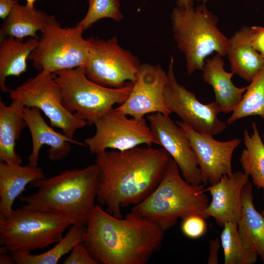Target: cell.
Returning a JSON list of instances; mask_svg holds the SVG:
<instances>
[{"label": "cell", "mask_w": 264, "mask_h": 264, "mask_svg": "<svg viewBox=\"0 0 264 264\" xmlns=\"http://www.w3.org/2000/svg\"><path fill=\"white\" fill-rule=\"evenodd\" d=\"M96 155L100 175L96 200L117 218L123 217V208L140 203L154 191L171 158L163 148L147 145Z\"/></svg>", "instance_id": "6da1fadb"}, {"label": "cell", "mask_w": 264, "mask_h": 264, "mask_svg": "<svg viewBox=\"0 0 264 264\" xmlns=\"http://www.w3.org/2000/svg\"><path fill=\"white\" fill-rule=\"evenodd\" d=\"M83 242L98 264H145L160 246L164 232L153 221L131 212L117 218L96 204Z\"/></svg>", "instance_id": "7a4b0ae2"}, {"label": "cell", "mask_w": 264, "mask_h": 264, "mask_svg": "<svg viewBox=\"0 0 264 264\" xmlns=\"http://www.w3.org/2000/svg\"><path fill=\"white\" fill-rule=\"evenodd\" d=\"M99 184V170L95 163L34 180L30 186L37 192L20 199L27 207L59 216L72 224L87 225L96 205Z\"/></svg>", "instance_id": "3957f363"}, {"label": "cell", "mask_w": 264, "mask_h": 264, "mask_svg": "<svg viewBox=\"0 0 264 264\" xmlns=\"http://www.w3.org/2000/svg\"><path fill=\"white\" fill-rule=\"evenodd\" d=\"M205 185H193L184 179L174 160H169L154 191L133 206L131 212L157 224L163 231L174 226L178 219L192 215L205 218L209 204Z\"/></svg>", "instance_id": "277c9868"}, {"label": "cell", "mask_w": 264, "mask_h": 264, "mask_svg": "<svg viewBox=\"0 0 264 264\" xmlns=\"http://www.w3.org/2000/svg\"><path fill=\"white\" fill-rule=\"evenodd\" d=\"M173 37L185 58L187 73L202 70L207 57L214 52L227 55V38L218 27V18L204 4L187 7L176 6L171 16Z\"/></svg>", "instance_id": "5b68a950"}, {"label": "cell", "mask_w": 264, "mask_h": 264, "mask_svg": "<svg viewBox=\"0 0 264 264\" xmlns=\"http://www.w3.org/2000/svg\"><path fill=\"white\" fill-rule=\"evenodd\" d=\"M70 221L24 205L0 218V244L10 252H31L58 242Z\"/></svg>", "instance_id": "8992f818"}, {"label": "cell", "mask_w": 264, "mask_h": 264, "mask_svg": "<svg viewBox=\"0 0 264 264\" xmlns=\"http://www.w3.org/2000/svg\"><path fill=\"white\" fill-rule=\"evenodd\" d=\"M54 73L62 90L65 107L88 125H93L98 118L114 108L115 105L124 103L133 85L130 82L120 88L102 86L88 78L85 66L59 70Z\"/></svg>", "instance_id": "52a82bcc"}, {"label": "cell", "mask_w": 264, "mask_h": 264, "mask_svg": "<svg viewBox=\"0 0 264 264\" xmlns=\"http://www.w3.org/2000/svg\"><path fill=\"white\" fill-rule=\"evenodd\" d=\"M77 25L63 27L54 16L40 31L38 43L28 60L39 72L57 71L85 66L89 44Z\"/></svg>", "instance_id": "ba28073f"}, {"label": "cell", "mask_w": 264, "mask_h": 264, "mask_svg": "<svg viewBox=\"0 0 264 264\" xmlns=\"http://www.w3.org/2000/svg\"><path fill=\"white\" fill-rule=\"evenodd\" d=\"M9 93L12 100L19 101L24 107L39 109L48 118L52 127L61 129L71 139L77 130L88 125L65 107L54 73L40 71L15 89H10Z\"/></svg>", "instance_id": "9c48e42d"}, {"label": "cell", "mask_w": 264, "mask_h": 264, "mask_svg": "<svg viewBox=\"0 0 264 264\" xmlns=\"http://www.w3.org/2000/svg\"><path fill=\"white\" fill-rule=\"evenodd\" d=\"M87 40L89 51L85 70L89 79L110 88H120L135 82L141 64L131 51L119 45L116 37Z\"/></svg>", "instance_id": "30bf717a"}, {"label": "cell", "mask_w": 264, "mask_h": 264, "mask_svg": "<svg viewBox=\"0 0 264 264\" xmlns=\"http://www.w3.org/2000/svg\"><path fill=\"white\" fill-rule=\"evenodd\" d=\"M95 132L84 143L92 154L111 149L125 151L155 141L146 118L129 117L113 108L98 118L93 124Z\"/></svg>", "instance_id": "8fae6325"}, {"label": "cell", "mask_w": 264, "mask_h": 264, "mask_svg": "<svg viewBox=\"0 0 264 264\" xmlns=\"http://www.w3.org/2000/svg\"><path fill=\"white\" fill-rule=\"evenodd\" d=\"M167 74L168 81L164 89V100L171 113L177 114L183 122L202 134L214 136L227 128V124L218 117L221 111L215 101L203 104L193 92L178 83L174 71L173 57Z\"/></svg>", "instance_id": "7c38bea8"}, {"label": "cell", "mask_w": 264, "mask_h": 264, "mask_svg": "<svg viewBox=\"0 0 264 264\" xmlns=\"http://www.w3.org/2000/svg\"><path fill=\"white\" fill-rule=\"evenodd\" d=\"M146 116L155 144L168 153L184 179L193 185H205L191 143L182 129L169 115L157 112Z\"/></svg>", "instance_id": "4fadbf2b"}, {"label": "cell", "mask_w": 264, "mask_h": 264, "mask_svg": "<svg viewBox=\"0 0 264 264\" xmlns=\"http://www.w3.org/2000/svg\"><path fill=\"white\" fill-rule=\"evenodd\" d=\"M168 76L158 65L141 64L132 90L122 104L115 108L130 117L143 118L154 113L171 114L164 100V89Z\"/></svg>", "instance_id": "5bb4252c"}, {"label": "cell", "mask_w": 264, "mask_h": 264, "mask_svg": "<svg viewBox=\"0 0 264 264\" xmlns=\"http://www.w3.org/2000/svg\"><path fill=\"white\" fill-rule=\"evenodd\" d=\"M176 123L189 138L205 185L215 184L222 176L233 173L232 157L241 143L240 139L220 141L197 132L182 121Z\"/></svg>", "instance_id": "9a60e30c"}, {"label": "cell", "mask_w": 264, "mask_h": 264, "mask_svg": "<svg viewBox=\"0 0 264 264\" xmlns=\"http://www.w3.org/2000/svg\"><path fill=\"white\" fill-rule=\"evenodd\" d=\"M249 177L244 172H233L204 188V191L209 192L212 197L205 210V219L211 217L221 226L229 221L238 223L242 208V191Z\"/></svg>", "instance_id": "2e32d148"}, {"label": "cell", "mask_w": 264, "mask_h": 264, "mask_svg": "<svg viewBox=\"0 0 264 264\" xmlns=\"http://www.w3.org/2000/svg\"><path fill=\"white\" fill-rule=\"evenodd\" d=\"M23 111L32 142V151L27 158L29 165H38L40 151L44 145L49 147L48 157L53 161L62 160L68 155L71 151L70 143L86 146L84 143L56 131L45 121L39 109L24 107Z\"/></svg>", "instance_id": "e0dca14e"}, {"label": "cell", "mask_w": 264, "mask_h": 264, "mask_svg": "<svg viewBox=\"0 0 264 264\" xmlns=\"http://www.w3.org/2000/svg\"><path fill=\"white\" fill-rule=\"evenodd\" d=\"M222 57L216 53L211 58L205 60L202 69V78L205 82L213 89L216 103L221 112H232L242 100L247 87L239 88L234 85L232 72H227L224 68Z\"/></svg>", "instance_id": "ac0fdd59"}, {"label": "cell", "mask_w": 264, "mask_h": 264, "mask_svg": "<svg viewBox=\"0 0 264 264\" xmlns=\"http://www.w3.org/2000/svg\"><path fill=\"white\" fill-rule=\"evenodd\" d=\"M46 178L38 166L0 162V218L8 216L15 199L34 180Z\"/></svg>", "instance_id": "d6986e66"}, {"label": "cell", "mask_w": 264, "mask_h": 264, "mask_svg": "<svg viewBox=\"0 0 264 264\" xmlns=\"http://www.w3.org/2000/svg\"><path fill=\"white\" fill-rule=\"evenodd\" d=\"M24 105L12 100L9 105L0 100V162L21 164L22 159L15 150L16 141L27 127L24 119Z\"/></svg>", "instance_id": "ffe728a7"}, {"label": "cell", "mask_w": 264, "mask_h": 264, "mask_svg": "<svg viewBox=\"0 0 264 264\" xmlns=\"http://www.w3.org/2000/svg\"><path fill=\"white\" fill-rule=\"evenodd\" d=\"M242 205L237 223L239 235L244 245L257 253L264 263V216L255 207L252 184L249 180L242 189Z\"/></svg>", "instance_id": "44dd1931"}, {"label": "cell", "mask_w": 264, "mask_h": 264, "mask_svg": "<svg viewBox=\"0 0 264 264\" xmlns=\"http://www.w3.org/2000/svg\"><path fill=\"white\" fill-rule=\"evenodd\" d=\"M38 39H23L11 37L1 38L0 42V88L4 92L10 89L6 86V78L19 76L27 69V61L36 46Z\"/></svg>", "instance_id": "7402d4cb"}, {"label": "cell", "mask_w": 264, "mask_h": 264, "mask_svg": "<svg viewBox=\"0 0 264 264\" xmlns=\"http://www.w3.org/2000/svg\"><path fill=\"white\" fill-rule=\"evenodd\" d=\"M46 13L18 2L4 19L0 30L1 38L11 37L23 39L30 37L39 39L40 32L52 17Z\"/></svg>", "instance_id": "603a6c76"}, {"label": "cell", "mask_w": 264, "mask_h": 264, "mask_svg": "<svg viewBox=\"0 0 264 264\" xmlns=\"http://www.w3.org/2000/svg\"><path fill=\"white\" fill-rule=\"evenodd\" d=\"M229 40L230 46L227 55L231 71L250 82L264 66V58L248 42L244 26Z\"/></svg>", "instance_id": "cb8c5ba5"}, {"label": "cell", "mask_w": 264, "mask_h": 264, "mask_svg": "<svg viewBox=\"0 0 264 264\" xmlns=\"http://www.w3.org/2000/svg\"><path fill=\"white\" fill-rule=\"evenodd\" d=\"M86 229V225L72 224L54 246L41 254L23 251L10 252L17 264H57L77 244L84 242Z\"/></svg>", "instance_id": "d4e9b609"}, {"label": "cell", "mask_w": 264, "mask_h": 264, "mask_svg": "<svg viewBox=\"0 0 264 264\" xmlns=\"http://www.w3.org/2000/svg\"><path fill=\"white\" fill-rule=\"evenodd\" d=\"M252 132L245 129L243 143L240 162L244 171L252 178L253 184L258 188H264V142L258 126L252 123Z\"/></svg>", "instance_id": "484cf974"}, {"label": "cell", "mask_w": 264, "mask_h": 264, "mask_svg": "<svg viewBox=\"0 0 264 264\" xmlns=\"http://www.w3.org/2000/svg\"><path fill=\"white\" fill-rule=\"evenodd\" d=\"M246 87L242 100L227 119V124L251 116H259L264 120V66Z\"/></svg>", "instance_id": "4316f807"}, {"label": "cell", "mask_w": 264, "mask_h": 264, "mask_svg": "<svg viewBox=\"0 0 264 264\" xmlns=\"http://www.w3.org/2000/svg\"><path fill=\"white\" fill-rule=\"evenodd\" d=\"M220 235L225 264H253L258 259L255 252L247 249L243 244L238 230L237 223L226 222Z\"/></svg>", "instance_id": "83f0119b"}, {"label": "cell", "mask_w": 264, "mask_h": 264, "mask_svg": "<svg viewBox=\"0 0 264 264\" xmlns=\"http://www.w3.org/2000/svg\"><path fill=\"white\" fill-rule=\"evenodd\" d=\"M88 8L84 18L77 26L83 31L90 27L94 23L104 18H110L120 22L123 15L120 10L119 0H86Z\"/></svg>", "instance_id": "f1b7e54d"}, {"label": "cell", "mask_w": 264, "mask_h": 264, "mask_svg": "<svg viewBox=\"0 0 264 264\" xmlns=\"http://www.w3.org/2000/svg\"><path fill=\"white\" fill-rule=\"evenodd\" d=\"M181 229L186 237L195 239L204 234L207 224L204 218L198 215H192L182 220Z\"/></svg>", "instance_id": "f546056e"}, {"label": "cell", "mask_w": 264, "mask_h": 264, "mask_svg": "<svg viewBox=\"0 0 264 264\" xmlns=\"http://www.w3.org/2000/svg\"><path fill=\"white\" fill-rule=\"evenodd\" d=\"M64 264H98L83 242L77 244L63 261Z\"/></svg>", "instance_id": "4dcf8cb0"}, {"label": "cell", "mask_w": 264, "mask_h": 264, "mask_svg": "<svg viewBox=\"0 0 264 264\" xmlns=\"http://www.w3.org/2000/svg\"><path fill=\"white\" fill-rule=\"evenodd\" d=\"M244 26L248 42L264 58V27Z\"/></svg>", "instance_id": "1f68e13d"}, {"label": "cell", "mask_w": 264, "mask_h": 264, "mask_svg": "<svg viewBox=\"0 0 264 264\" xmlns=\"http://www.w3.org/2000/svg\"><path fill=\"white\" fill-rule=\"evenodd\" d=\"M17 2L16 0H0V18L5 19Z\"/></svg>", "instance_id": "d6a6232c"}, {"label": "cell", "mask_w": 264, "mask_h": 264, "mask_svg": "<svg viewBox=\"0 0 264 264\" xmlns=\"http://www.w3.org/2000/svg\"><path fill=\"white\" fill-rule=\"evenodd\" d=\"M220 243L218 239L212 240L210 243V253L207 263L209 264H217L219 263L218 252Z\"/></svg>", "instance_id": "836d02e7"}, {"label": "cell", "mask_w": 264, "mask_h": 264, "mask_svg": "<svg viewBox=\"0 0 264 264\" xmlns=\"http://www.w3.org/2000/svg\"><path fill=\"white\" fill-rule=\"evenodd\" d=\"M16 264L11 252L4 246L0 248V264Z\"/></svg>", "instance_id": "e575fe53"}, {"label": "cell", "mask_w": 264, "mask_h": 264, "mask_svg": "<svg viewBox=\"0 0 264 264\" xmlns=\"http://www.w3.org/2000/svg\"><path fill=\"white\" fill-rule=\"evenodd\" d=\"M194 0L201 1L202 0H177L176 6L180 7H187L194 5Z\"/></svg>", "instance_id": "d590c367"}, {"label": "cell", "mask_w": 264, "mask_h": 264, "mask_svg": "<svg viewBox=\"0 0 264 264\" xmlns=\"http://www.w3.org/2000/svg\"><path fill=\"white\" fill-rule=\"evenodd\" d=\"M26 1V4L31 7L34 6V3L37 0H25Z\"/></svg>", "instance_id": "8d00e7d4"}, {"label": "cell", "mask_w": 264, "mask_h": 264, "mask_svg": "<svg viewBox=\"0 0 264 264\" xmlns=\"http://www.w3.org/2000/svg\"><path fill=\"white\" fill-rule=\"evenodd\" d=\"M263 201H264V188H263ZM262 214L264 216V210L262 212Z\"/></svg>", "instance_id": "74e56055"}, {"label": "cell", "mask_w": 264, "mask_h": 264, "mask_svg": "<svg viewBox=\"0 0 264 264\" xmlns=\"http://www.w3.org/2000/svg\"><path fill=\"white\" fill-rule=\"evenodd\" d=\"M202 4L205 5V4L208 2V0H202Z\"/></svg>", "instance_id": "f35d334b"}, {"label": "cell", "mask_w": 264, "mask_h": 264, "mask_svg": "<svg viewBox=\"0 0 264 264\" xmlns=\"http://www.w3.org/2000/svg\"><path fill=\"white\" fill-rule=\"evenodd\" d=\"M262 139H263V140L264 142V132H263V135H262Z\"/></svg>", "instance_id": "ab89813d"}]
</instances>
